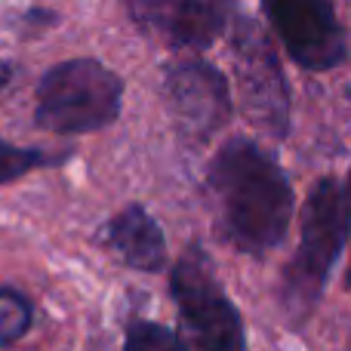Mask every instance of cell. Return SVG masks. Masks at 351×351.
Returning a JSON list of instances; mask_svg holds the SVG:
<instances>
[{"label":"cell","instance_id":"obj_1","mask_svg":"<svg viewBox=\"0 0 351 351\" xmlns=\"http://www.w3.org/2000/svg\"><path fill=\"white\" fill-rule=\"evenodd\" d=\"M206 182L219 206V225L231 247L265 256L287 237L293 185L284 167L259 142L234 136L216 152Z\"/></svg>","mask_w":351,"mask_h":351},{"label":"cell","instance_id":"obj_2","mask_svg":"<svg viewBox=\"0 0 351 351\" xmlns=\"http://www.w3.org/2000/svg\"><path fill=\"white\" fill-rule=\"evenodd\" d=\"M351 210L348 191L339 179L327 176L311 188L302 206V234H299L296 256L284 268L280 278V308L293 327L305 324L315 315L324 290H327L330 268L342 256L348 241Z\"/></svg>","mask_w":351,"mask_h":351},{"label":"cell","instance_id":"obj_3","mask_svg":"<svg viewBox=\"0 0 351 351\" xmlns=\"http://www.w3.org/2000/svg\"><path fill=\"white\" fill-rule=\"evenodd\" d=\"M34 123L59 136L96 133L121 114L123 80L96 59H68L47 68L34 90Z\"/></svg>","mask_w":351,"mask_h":351},{"label":"cell","instance_id":"obj_4","mask_svg":"<svg viewBox=\"0 0 351 351\" xmlns=\"http://www.w3.org/2000/svg\"><path fill=\"white\" fill-rule=\"evenodd\" d=\"M185 351H247L241 311L219 284L200 247H188L170 274Z\"/></svg>","mask_w":351,"mask_h":351},{"label":"cell","instance_id":"obj_5","mask_svg":"<svg viewBox=\"0 0 351 351\" xmlns=\"http://www.w3.org/2000/svg\"><path fill=\"white\" fill-rule=\"evenodd\" d=\"M231 62H234L237 99L247 121L271 139H287L290 84L284 77L271 37L250 16H237V22L231 25Z\"/></svg>","mask_w":351,"mask_h":351},{"label":"cell","instance_id":"obj_6","mask_svg":"<svg viewBox=\"0 0 351 351\" xmlns=\"http://www.w3.org/2000/svg\"><path fill=\"white\" fill-rule=\"evenodd\" d=\"M164 96L179 136L188 145L210 142L231 117L228 80L204 59H176L167 65Z\"/></svg>","mask_w":351,"mask_h":351},{"label":"cell","instance_id":"obj_7","mask_svg":"<svg viewBox=\"0 0 351 351\" xmlns=\"http://www.w3.org/2000/svg\"><path fill=\"white\" fill-rule=\"evenodd\" d=\"M262 12L274 25L287 53L305 71H330L348 56L346 28L324 0H280L262 3Z\"/></svg>","mask_w":351,"mask_h":351},{"label":"cell","instance_id":"obj_8","mask_svg":"<svg viewBox=\"0 0 351 351\" xmlns=\"http://www.w3.org/2000/svg\"><path fill=\"white\" fill-rule=\"evenodd\" d=\"M127 12L142 31L176 49H204L222 37L234 10L213 0H136L127 6Z\"/></svg>","mask_w":351,"mask_h":351},{"label":"cell","instance_id":"obj_9","mask_svg":"<svg viewBox=\"0 0 351 351\" xmlns=\"http://www.w3.org/2000/svg\"><path fill=\"white\" fill-rule=\"evenodd\" d=\"M102 243L136 271H160L167 262V241L154 216L139 204L123 206L102 228Z\"/></svg>","mask_w":351,"mask_h":351},{"label":"cell","instance_id":"obj_10","mask_svg":"<svg viewBox=\"0 0 351 351\" xmlns=\"http://www.w3.org/2000/svg\"><path fill=\"white\" fill-rule=\"evenodd\" d=\"M71 154H49L43 148H28V145H12V142L0 139V185L22 179V176L40 170V167H59Z\"/></svg>","mask_w":351,"mask_h":351},{"label":"cell","instance_id":"obj_11","mask_svg":"<svg viewBox=\"0 0 351 351\" xmlns=\"http://www.w3.org/2000/svg\"><path fill=\"white\" fill-rule=\"evenodd\" d=\"M34 324V302L16 287H0V348L25 339Z\"/></svg>","mask_w":351,"mask_h":351},{"label":"cell","instance_id":"obj_12","mask_svg":"<svg viewBox=\"0 0 351 351\" xmlns=\"http://www.w3.org/2000/svg\"><path fill=\"white\" fill-rule=\"evenodd\" d=\"M123 351H185L182 339L170 327L152 321H130L123 336Z\"/></svg>","mask_w":351,"mask_h":351},{"label":"cell","instance_id":"obj_13","mask_svg":"<svg viewBox=\"0 0 351 351\" xmlns=\"http://www.w3.org/2000/svg\"><path fill=\"white\" fill-rule=\"evenodd\" d=\"M12 77H16V65H12V62H6V59H0V93L12 84Z\"/></svg>","mask_w":351,"mask_h":351},{"label":"cell","instance_id":"obj_14","mask_svg":"<svg viewBox=\"0 0 351 351\" xmlns=\"http://www.w3.org/2000/svg\"><path fill=\"white\" fill-rule=\"evenodd\" d=\"M348 210H351V179H348ZM346 287H348V293H351V265H348V274H346Z\"/></svg>","mask_w":351,"mask_h":351}]
</instances>
